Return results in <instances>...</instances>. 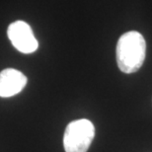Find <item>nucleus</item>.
<instances>
[{"mask_svg": "<svg viewBox=\"0 0 152 152\" xmlns=\"http://www.w3.org/2000/svg\"><path fill=\"white\" fill-rule=\"evenodd\" d=\"M95 137V126L89 120L81 118L67 124L63 135L65 152H87Z\"/></svg>", "mask_w": 152, "mask_h": 152, "instance_id": "2", "label": "nucleus"}, {"mask_svg": "<svg viewBox=\"0 0 152 152\" xmlns=\"http://www.w3.org/2000/svg\"><path fill=\"white\" fill-rule=\"evenodd\" d=\"M27 84V77L14 68H7L0 72V97L8 98L19 94Z\"/></svg>", "mask_w": 152, "mask_h": 152, "instance_id": "4", "label": "nucleus"}, {"mask_svg": "<svg viewBox=\"0 0 152 152\" xmlns=\"http://www.w3.org/2000/svg\"><path fill=\"white\" fill-rule=\"evenodd\" d=\"M7 36L13 47L22 53H33L38 50L39 42L32 28L24 21H16L9 25Z\"/></svg>", "mask_w": 152, "mask_h": 152, "instance_id": "3", "label": "nucleus"}, {"mask_svg": "<svg viewBox=\"0 0 152 152\" xmlns=\"http://www.w3.org/2000/svg\"><path fill=\"white\" fill-rule=\"evenodd\" d=\"M146 44L140 33L129 31L121 35L117 44V63L124 73H133L145 59Z\"/></svg>", "mask_w": 152, "mask_h": 152, "instance_id": "1", "label": "nucleus"}]
</instances>
